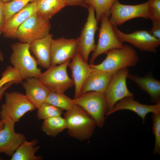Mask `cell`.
<instances>
[{"label": "cell", "mask_w": 160, "mask_h": 160, "mask_svg": "<svg viewBox=\"0 0 160 160\" xmlns=\"http://www.w3.org/2000/svg\"><path fill=\"white\" fill-rule=\"evenodd\" d=\"M149 18L152 21L160 20V0H149Z\"/></svg>", "instance_id": "cell-31"}, {"label": "cell", "mask_w": 160, "mask_h": 160, "mask_svg": "<svg viewBox=\"0 0 160 160\" xmlns=\"http://www.w3.org/2000/svg\"><path fill=\"white\" fill-rule=\"evenodd\" d=\"M1 158H0V160H1Z\"/></svg>", "instance_id": "cell-39"}, {"label": "cell", "mask_w": 160, "mask_h": 160, "mask_svg": "<svg viewBox=\"0 0 160 160\" xmlns=\"http://www.w3.org/2000/svg\"><path fill=\"white\" fill-rule=\"evenodd\" d=\"M29 44L20 42L11 45L10 63L24 80L31 78L39 79L42 73L36 60L30 52Z\"/></svg>", "instance_id": "cell-3"}, {"label": "cell", "mask_w": 160, "mask_h": 160, "mask_svg": "<svg viewBox=\"0 0 160 160\" xmlns=\"http://www.w3.org/2000/svg\"><path fill=\"white\" fill-rule=\"evenodd\" d=\"M88 14L87 20L78 38L77 53L86 62L88 63L89 55L96 48L95 37L98 30V22L95 17L94 8L91 6L87 8Z\"/></svg>", "instance_id": "cell-10"}, {"label": "cell", "mask_w": 160, "mask_h": 160, "mask_svg": "<svg viewBox=\"0 0 160 160\" xmlns=\"http://www.w3.org/2000/svg\"><path fill=\"white\" fill-rule=\"evenodd\" d=\"M106 54L105 59L100 63L89 64L92 69L114 73L125 68L136 65L139 57L136 51L129 44H124L121 48L111 50Z\"/></svg>", "instance_id": "cell-2"}, {"label": "cell", "mask_w": 160, "mask_h": 160, "mask_svg": "<svg viewBox=\"0 0 160 160\" xmlns=\"http://www.w3.org/2000/svg\"><path fill=\"white\" fill-rule=\"evenodd\" d=\"M78 39L62 37L52 39L51 47V65H58L71 60L77 53Z\"/></svg>", "instance_id": "cell-13"}, {"label": "cell", "mask_w": 160, "mask_h": 160, "mask_svg": "<svg viewBox=\"0 0 160 160\" xmlns=\"http://www.w3.org/2000/svg\"><path fill=\"white\" fill-rule=\"evenodd\" d=\"M36 0H12L4 3V12L5 22L12 16L23 9L29 3Z\"/></svg>", "instance_id": "cell-27"}, {"label": "cell", "mask_w": 160, "mask_h": 160, "mask_svg": "<svg viewBox=\"0 0 160 160\" xmlns=\"http://www.w3.org/2000/svg\"><path fill=\"white\" fill-rule=\"evenodd\" d=\"M64 118L66 122L69 135L80 141L89 139L97 126L95 122L89 115L76 105L71 109L66 111Z\"/></svg>", "instance_id": "cell-1"}, {"label": "cell", "mask_w": 160, "mask_h": 160, "mask_svg": "<svg viewBox=\"0 0 160 160\" xmlns=\"http://www.w3.org/2000/svg\"><path fill=\"white\" fill-rule=\"evenodd\" d=\"M118 0H85L88 7H92L94 9L95 17L98 23L103 17L110 16V11L113 4Z\"/></svg>", "instance_id": "cell-25"}, {"label": "cell", "mask_w": 160, "mask_h": 160, "mask_svg": "<svg viewBox=\"0 0 160 160\" xmlns=\"http://www.w3.org/2000/svg\"><path fill=\"white\" fill-rule=\"evenodd\" d=\"M152 131L154 136L155 142L153 153L160 154V112L152 113Z\"/></svg>", "instance_id": "cell-30"}, {"label": "cell", "mask_w": 160, "mask_h": 160, "mask_svg": "<svg viewBox=\"0 0 160 160\" xmlns=\"http://www.w3.org/2000/svg\"><path fill=\"white\" fill-rule=\"evenodd\" d=\"M49 19L36 12L28 18L18 28L16 38L20 42L30 43L49 33Z\"/></svg>", "instance_id": "cell-6"}, {"label": "cell", "mask_w": 160, "mask_h": 160, "mask_svg": "<svg viewBox=\"0 0 160 160\" xmlns=\"http://www.w3.org/2000/svg\"><path fill=\"white\" fill-rule=\"evenodd\" d=\"M4 3L0 0V34L2 33L4 26L5 23L3 10Z\"/></svg>", "instance_id": "cell-33"}, {"label": "cell", "mask_w": 160, "mask_h": 160, "mask_svg": "<svg viewBox=\"0 0 160 160\" xmlns=\"http://www.w3.org/2000/svg\"><path fill=\"white\" fill-rule=\"evenodd\" d=\"M122 110H128L135 113L141 118L144 124L146 116L148 113L160 112V102L153 105H148L140 103L135 100L134 97H126L118 102L106 116Z\"/></svg>", "instance_id": "cell-15"}, {"label": "cell", "mask_w": 160, "mask_h": 160, "mask_svg": "<svg viewBox=\"0 0 160 160\" xmlns=\"http://www.w3.org/2000/svg\"><path fill=\"white\" fill-rule=\"evenodd\" d=\"M129 73L128 68H125L113 74L104 92L107 104L106 114L121 100L127 97H134V94L129 90L127 85L126 79Z\"/></svg>", "instance_id": "cell-8"}, {"label": "cell", "mask_w": 160, "mask_h": 160, "mask_svg": "<svg viewBox=\"0 0 160 160\" xmlns=\"http://www.w3.org/2000/svg\"><path fill=\"white\" fill-rule=\"evenodd\" d=\"M127 78L147 93L150 97L151 102L156 104L160 102V81L153 77L151 72L143 77L129 73Z\"/></svg>", "instance_id": "cell-20"}, {"label": "cell", "mask_w": 160, "mask_h": 160, "mask_svg": "<svg viewBox=\"0 0 160 160\" xmlns=\"http://www.w3.org/2000/svg\"><path fill=\"white\" fill-rule=\"evenodd\" d=\"M37 12L49 19L67 6L65 0H36Z\"/></svg>", "instance_id": "cell-23"}, {"label": "cell", "mask_w": 160, "mask_h": 160, "mask_svg": "<svg viewBox=\"0 0 160 160\" xmlns=\"http://www.w3.org/2000/svg\"><path fill=\"white\" fill-rule=\"evenodd\" d=\"M67 6H79L88 8L85 0H65Z\"/></svg>", "instance_id": "cell-34"}, {"label": "cell", "mask_w": 160, "mask_h": 160, "mask_svg": "<svg viewBox=\"0 0 160 160\" xmlns=\"http://www.w3.org/2000/svg\"><path fill=\"white\" fill-rule=\"evenodd\" d=\"M153 26L149 33L155 37L160 39V20L152 21Z\"/></svg>", "instance_id": "cell-32"}, {"label": "cell", "mask_w": 160, "mask_h": 160, "mask_svg": "<svg viewBox=\"0 0 160 160\" xmlns=\"http://www.w3.org/2000/svg\"><path fill=\"white\" fill-rule=\"evenodd\" d=\"M2 120L4 126L0 131V153H3L11 157L26 140L25 136L21 133L15 132V123L10 119H6Z\"/></svg>", "instance_id": "cell-14"}, {"label": "cell", "mask_w": 160, "mask_h": 160, "mask_svg": "<svg viewBox=\"0 0 160 160\" xmlns=\"http://www.w3.org/2000/svg\"><path fill=\"white\" fill-rule=\"evenodd\" d=\"M66 127L65 120L61 116L44 120L41 129L48 135L54 137L66 129Z\"/></svg>", "instance_id": "cell-24"}, {"label": "cell", "mask_w": 160, "mask_h": 160, "mask_svg": "<svg viewBox=\"0 0 160 160\" xmlns=\"http://www.w3.org/2000/svg\"><path fill=\"white\" fill-rule=\"evenodd\" d=\"M23 79L18 72L12 66L8 65L1 74L0 79V89L7 83L14 81L15 84L22 83Z\"/></svg>", "instance_id": "cell-29"}, {"label": "cell", "mask_w": 160, "mask_h": 160, "mask_svg": "<svg viewBox=\"0 0 160 160\" xmlns=\"http://www.w3.org/2000/svg\"><path fill=\"white\" fill-rule=\"evenodd\" d=\"M100 21L98 41L92 55L90 64H93L96 59L100 55L113 49L121 48L124 45L115 34L109 17L104 16Z\"/></svg>", "instance_id": "cell-11"}, {"label": "cell", "mask_w": 160, "mask_h": 160, "mask_svg": "<svg viewBox=\"0 0 160 160\" xmlns=\"http://www.w3.org/2000/svg\"><path fill=\"white\" fill-rule=\"evenodd\" d=\"M4 126V122L0 118V131L3 128Z\"/></svg>", "instance_id": "cell-36"}, {"label": "cell", "mask_w": 160, "mask_h": 160, "mask_svg": "<svg viewBox=\"0 0 160 160\" xmlns=\"http://www.w3.org/2000/svg\"><path fill=\"white\" fill-rule=\"evenodd\" d=\"M37 12L36 1L31 2L10 17L5 22L2 33L4 37L16 38L19 27L30 17Z\"/></svg>", "instance_id": "cell-17"}, {"label": "cell", "mask_w": 160, "mask_h": 160, "mask_svg": "<svg viewBox=\"0 0 160 160\" xmlns=\"http://www.w3.org/2000/svg\"><path fill=\"white\" fill-rule=\"evenodd\" d=\"M75 105L85 110L95 121L97 126L102 128L105 123L107 104L104 93L89 91L73 99Z\"/></svg>", "instance_id": "cell-4"}, {"label": "cell", "mask_w": 160, "mask_h": 160, "mask_svg": "<svg viewBox=\"0 0 160 160\" xmlns=\"http://www.w3.org/2000/svg\"><path fill=\"white\" fill-rule=\"evenodd\" d=\"M110 16L109 19L110 23L112 25L116 26L134 18L148 19V1L138 4L129 5L122 4L117 1L111 7Z\"/></svg>", "instance_id": "cell-9"}, {"label": "cell", "mask_w": 160, "mask_h": 160, "mask_svg": "<svg viewBox=\"0 0 160 160\" xmlns=\"http://www.w3.org/2000/svg\"><path fill=\"white\" fill-rule=\"evenodd\" d=\"M4 61V57L3 55L0 50V61L3 62Z\"/></svg>", "instance_id": "cell-37"}, {"label": "cell", "mask_w": 160, "mask_h": 160, "mask_svg": "<svg viewBox=\"0 0 160 160\" xmlns=\"http://www.w3.org/2000/svg\"><path fill=\"white\" fill-rule=\"evenodd\" d=\"M52 36H46L29 43V49L36 59L38 65L48 69L51 65V47Z\"/></svg>", "instance_id": "cell-19"}, {"label": "cell", "mask_w": 160, "mask_h": 160, "mask_svg": "<svg viewBox=\"0 0 160 160\" xmlns=\"http://www.w3.org/2000/svg\"><path fill=\"white\" fill-rule=\"evenodd\" d=\"M5 102L1 106L0 118L1 120L8 119L15 123L27 113L32 111L36 108L25 95L13 91L4 94Z\"/></svg>", "instance_id": "cell-5"}, {"label": "cell", "mask_w": 160, "mask_h": 160, "mask_svg": "<svg viewBox=\"0 0 160 160\" xmlns=\"http://www.w3.org/2000/svg\"><path fill=\"white\" fill-rule=\"evenodd\" d=\"M45 102L66 111L71 109L75 105L73 99L67 96L64 93L51 91L49 92Z\"/></svg>", "instance_id": "cell-26"}, {"label": "cell", "mask_w": 160, "mask_h": 160, "mask_svg": "<svg viewBox=\"0 0 160 160\" xmlns=\"http://www.w3.org/2000/svg\"><path fill=\"white\" fill-rule=\"evenodd\" d=\"M25 94L37 109L46 102L50 91L43 84L39 79L31 78L22 82Z\"/></svg>", "instance_id": "cell-18"}, {"label": "cell", "mask_w": 160, "mask_h": 160, "mask_svg": "<svg viewBox=\"0 0 160 160\" xmlns=\"http://www.w3.org/2000/svg\"><path fill=\"white\" fill-rule=\"evenodd\" d=\"M38 141L33 139L31 141L25 140L18 147L12 156L11 160H41L43 157L41 156H36L35 153L40 148L37 145Z\"/></svg>", "instance_id": "cell-22"}, {"label": "cell", "mask_w": 160, "mask_h": 160, "mask_svg": "<svg viewBox=\"0 0 160 160\" xmlns=\"http://www.w3.org/2000/svg\"><path fill=\"white\" fill-rule=\"evenodd\" d=\"M14 84H15V82L14 81L9 82L0 89V100L2 97L5 91Z\"/></svg>", "instance_id": "cell-35"}, {"label": "cell", "mask_w": 160, "mask_h": 160, "mask_svg": "<svg viewBox=\"0 0 160 160\" xmlns=\"http://www.w3.org/2000/svg\"><path fill=\"white\" fill-rule=\"evenodd\" d=\"M71 60L51 66L42 73L39 79L51 92L64 93L74 86L73 80L68 75L67 69Z\"/></svg>", "instance_id": "cell-7"}, {"label": "cell", "mask_w": 160, "mask_h": 160, "mask_svg": "<svg viewBox=\"0 0 160 160\" xmlns=\"http://www.w3.org/2000/svg\"><path fill=\"white\" fill-rule=\"evenodd\" d=\"M37 117L40 120L61 116L63 110L51 104L45 102L37 108Z\"/></svg>", "instance_id": "cell-28"}, {"label": "cell", "mask_w": 160, "mask_h": 160, "mask_svg": "<svg viewBox=\"0 0 160 160\" xmlns=\"http://www.w3.org/2000/svg\"><path fill=\"white\" fill-rule=\"evenodd\" d=\"M71 60L68 67L71 70L74 84L75 98L80 95L82 87L92 69L90 64L84 61L78 53Z\"/></svg>", "instance_id": "cell-16"}, {"label": "cell", "mask_w": 160, "mask_h": 160, "mask_svg": "<svg viewBox=\"0 0 160 160\" xmlns=\"http://www.w3.org/2000/svg\"><path fill=\"white\" fill-rule=\"evenodd\" d=\"M114 32L121 42H127L142 51L156 53L160 45V39L154 37L149 31L138 30L126 33L113 25Z\"/></svg>", "instance_id": "cell-12"}, {"label": "cell", "mask_w": 160, "mask_h": 160, "mask_svg": "<svg viewBox=\"0 0 160 160\" xmlns=\"http://www.w3.org/2000/svg\"><path fill=\"white\" fill-rule=\"evenodd\" d=\"M4 3H6L9 2L12 0H0Z\"/></svg>", "instance_id": "cell-38"}, {"label": "cell", "mask_w": 160, "mask_h": 160, "mask_svg": "<svg viewBox=\"0 0 160 160\" xmlns=\"http://www.w3.org/2000/svg\"><path fill=\"white\" fill-rule=\"evenodd\" d=\"M92 69L82 87L80 95L89 91L104 93L114 73Z\"/></svg>", "instance_id": "cell-21"}]
</instances>
